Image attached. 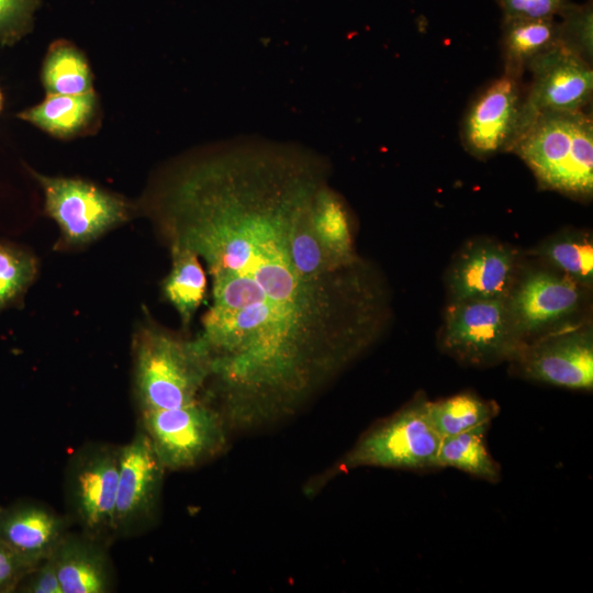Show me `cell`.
Masks as SVG:
<instances>
[{
    "label": "cell",
    "instance_id": "obj_25",
    "mask_svg": "<svg viewBox=\"0 0 593 593\" xmlns=\"http://www.w3.org/2000/svg\"><path fill=\"white\" fill-rule=\"evenodd\" d=\"M37 272L38 261L30 250L0 242V312L21 301Z\"/></svg>",
    "mask_w": 593,
    "mask_h": 593
},
{
    "label": "cell",
    "instance_id": "obj_7",
    "mask_svg": "<svg viewBox=\"0 0 593 593\" xmlns=\"http://www.w3.org/2000/svg\"><path fill=\"white\" fill-rule=\"evenodd\" d=\"M119 463L120 446L87 445L72 456L65 482L66 517L80 532L107 546L116 538Z\"/></svg>",
    "mask_w": 593,
    "mask_h": 593
},
{
    "label": "cell",
    "instance_id": "obj_10",
    "mask_svg": "<svg viewBox=\"0 0 593 593\" xmlns=\"http://www.w3.org/2000/svg\"><path fill=\"white\" fill-rule=\"evenodd\" d=\"M584 289L557 269L519 273L506 301L522 345L571 322L583 304Z\"/></svg>",
    "mask_w": 593,
    "mask_h": 593
},
{
    "label": "cell",
    "instance_id": "obj_8",
    "mask_svg": "<svg viewBox=\"0 0 593 593\" xmlns=\"http://www.w3.org/2000/svg\"><path fill=\"white\" fill-rule=\"evenodd\" d=\"M440 340L447 354L475 367L511 361L522 346L501 298L450 302Z\"/></svg>",
    "mask_w": 593,
    "mask_h": 593
},
{
    "label": "cell",
    "instance_id": "obj_22",
    "mask_svg": "<svg viewBox=\"0 0 593 593\" xmlns=\"http://www.w3.org/2000/svg\"><path fill=\"white\" fill-rule=\"evenodd\" d=\"M490 424H482L466 432L443 437L437 456L438 468H455L470 475L497 483L501 466L490 455L485 434Z\"/></svg>",
    "mask_w": 593,
    "mask_h": 593
},
{
    "label": "cell",
    "instance_id": "obj_32",
    "mask_svg": "<svg viewBox=\"0 0 593 593\" xmlns=\"http://www.w3.org/2000/svg\"><path fill=\"white\" fill-rule=\"evenodd\" d=\"M0 510H1V507H0Z\"/></svg>",
    "mask_w": 593,
    "mask_h": 593
},
{
    "label": "cell",
    "instance_id": "obj_28",
    "mask_svg": "<svg viewBox=\"0 0 593 593\" xmlns=\"http://www.w3.org/2000/svg\"><path fill=\"white\" fill-rule=\"evenodd\" d=\"M503 20L558 19L570 0H495Z\"/></svg>",
    "mask_w": 593,
    "mask_h": 593
},
{
    "label": "cell",
    "instance_id": "obj_16",
    "mask_svg": "<svg viewBox=\"0 0 593 593\" xmlns=\"http://www.w3.org/2000/svg\"><path fill=\"white\" fill-rule=\"evenodd\" d=\"M108 547L82 532H67L51 555L63 593H107L113 586Z\"/></svg>",
    "mask_w": 593,
    "mask_h": 593
},
{
    "label": "cell",
    "instance_id": "obj_12",
    "mask_svg": "<svg viewBox=\"0 0 593 593\" xmlns=\"http://www.w3.org/2000/svg\"><path fill=\"white\" fill-rule=\"evenodd\" d=\"M526 70L525 128L539 114L584 111L591 103L592 64L561 44L534 58Z\"/></svg>",
    "mask_w": 593,
    "mask_h": 593
},
{
    "label": "cell",
    "instance_id": "obj_19",
    "mask_svg": "<svg viewBox=\"0 0 593 593\" xmlns=\"http://www.w3.org/2000/svg\"><path fill=\"white\" fill-rule=\"evenodd\" d=\"M171 268L161 283L164 298L188 327L208 296V276L199 257L183 247H169Z\"/></svg>",
    "mask_w": 593,
    "mask_h": 593
},
{
    "label": "cell",
    "instance_id": "obj_3",
    "mask_svg": "<svg viewBox=\"0 0 593 593\" xmlns=\"http://www.w3.org/2000/svg\"><path fill=\"white\" fill-rule=\"evenodd\" d=\"M511 152L542 188L580 199L592 197L593 121L584 111L537 115Z\"/></svg>",
    "mask_w": 593,
    "mask_h": 593
},
{
    "label": "cell",
    "instance_id": "obj_24",
    "mask_svg": "<svg viewBox=\"0 0 593 593\" xmlns=\"http://www.w3.org/2000/svg\"><path fill=\"white\" fill-rule=\"evenodd\" d=\"M535 254L584 288L593 282V245L581 232L558 234L539 245Z\"/></svg>",
    "mask_w": 593,
    "mask_h": 593
},
{
    "label": "cell",
    "instance_id": "obj_30",
    "mask_svg": "<svg viewBox=\"0 0 593 593\" xmlns=\"http://www.w3.org/2000/svg\"><path fill=\"white\" fill-rule=\"evenodd\" d=\"M18 589L25 593H63L52 557L43 560Z\"/></svg>",
    "mask_w": 593,
    "mask_h": 593
},
{
    "label": "cell",
    "instance_id": "obj_21",
    "mask_svg": "<svg viewBox=\"0 0 593 593\" xmlns=\"http://www.w3.org/2000/svg\"><path fill=\"white\" fill-rule=\"evenodd\" d=\"M41 80L49 94H83L93 89V74L85 53L67 40L54 41L44 57Z\"/></svg>",
    "mask_w": 593,
    "mask_h": 593
},
{
    "label": "cell",
    "instance_id": "obj_20",
    "mask_svg": "<svg viewBox=\"0 0 593 593\" xmlns=\"http://www.w3.org/2000/svg\"><path fill=\"white\" fill-rule=\"evenodd\" d=\"M312 223L315 235L333 258L346 265L360 259L355 251L349 210L327 182L315 195Z\"/></svg>",
    "mask_w": 593,
    "mask_h": 593
},
{
    "label": "cell",
    "instance_id": "obj_23",
    "mask_svg": "<svg viewBox=\"0 0 593 593\" xmlns=\"http://www.w3.org/2000/svg\"><path fill=\"white\" fill-rule=\"evenodd\" d=\"M500 412L494 401L473 392H462L427 403V416L439 436H452L482 424H490Z\"/></svg>",
    "mask_w": 593,
    "mask_h": 593
},
{
    "label": "cell",
    "instance_id": "obj_27",
    "mask_svg": "<svg viewBox=\"0 0 593 593\" xmlns=\"http://www.w3.org/2000/svg\"><path fill=\"white\" fill-rule=\"evenodd\" d=\"M40 0H0V45H13L32 31Z\"/></svg>",
    "mask_w": 593,
    "mask_h": 593
},
{
    "label": "cell",
    "instance_id": "obj_31",
    "mask_svg": "<svg viewBox=\"0 0 593 593\" xmlns=\"http://www.w3.org/2000/svg\"><path fill=\"white\" fill-rule=\"evenodd\" d=\"M2 108H3V96H2V92L0 90V112H1Z\"/></svg>",
    "mask_w": 593,
    "mask_h": 593
},
{
    "label": "cell",
    "instance_id": "obj_17",
    "mask_svg": "<svg viewBox=\"0 0 593 593\" xmlns=\"http://www.w3.org/2000/svg\"><path fill=\"white\" fill-rule=\"evenodd\" d=\"M18 118L59 139L94 134L101 126V108L94 90L83 94H49Z\"/></svg>",
    "mask_w": 593,
    "mask_h": 593
},
{
    "label": "cell",
    "instance_id": "obj_1",
    "mask_svg": "<svg viewBox=\"0 0 593 593\" xmlns=\"http://www.w3.org/2000/svg\"><path fill=\"white\" fill-rule=\"evenodd\" d=\"M327 174L296 149L219 146L164 166L136 202L163 244L194 253L210 278L197 335L211 357L206 392L228 427L294 414L382 329L374 271L340 264L315 235Z\"/></svg>",
    "mask_w": 593,
    "mask_h": 593
},
{
    "label": "cell",
    "instance_id": "obj_29",
    "mask_svg": "<svg viewBox=\"0 0 593 593\" xmlns=\"http://www.w3.org/2000/svg\"><path fill=\"white\" fill-rule=\"evenodd\" d=\"M35 568L0 540V593L16 591Z\"/></svg>",
    "mask_w": 593,
    "mask_h": 593
},
{
    "label": "cell",
    "instance_id": "obj_18",
    "mask_svg": "<svg viewBox=\"0 0 593 593\" xmlns=\"http://www.w3.org/2000/svg\"><path fill=\"white\" fill-rule=\"evenodd\" d=\"M504 72L521 79L528 64L559 44L558 19L502 20Z\"/></svg>",
    "mask_w": 593,
    "mask_h": 593
},
{
    "label": "cell",
    "instance_id": "obj_2",
    "mask_svg": "<svg viewBox=\"0 0 593 593\" xmlns=\"http://www.w3.org/2000/svg\"><path fill=\"white\" fill-rule=\"evenodd\" d=\"M133 363L141 411L190 404L201 399L212 376L210 353L198 335L186 337L153 321L134 334Z\"/></svg>",
    "mask_w": 593,
    "mask_h": 593
},
{
    "label": "cell",
    "instance_id": "obj_13",
    "mask_svg": "<svg viewBox=\"0 0 593 593\" xmlns=\"http://www.w3.org/2000/svg\"><path fill=\"white\" fill-rule=\"evenodd\" d=\"M165 470L142 427L127 444L120 446L116 538L136 535L154 522Z\"/></svg>",
    "mask_w": 593,
    "mask_h": 593
},
{
    "label": "cell",
    "instance_id": "obj_14",
    "mask_svg": "<svg viewBox=\"0 0 593 593\" xmlns=\"http://www.w3.org/2000/svg\"><path fill=\"white\" fill-rule=\"evenodd\" d=\"M519 275L518 251L492 239H475L459 251L449 267L450 302L506 299Z\"/></svg>",
    "mask_w": 593,
    "mask_h": 593
},
{
    "label": "cell",
    "instance_id": "obj_26",
    "mask_svg": "<svg viewBox=\"0 0 593 593\" xmlns=\"http://www.w3.org/2000/svg\"><path fill=\"white\" fill-rule=\"evenodd\" d=\"M559 44L592 64L593 10L592 2L571 3L558 18Z\"/></svg>",
    "mask_w": 593,
    "mask_h": 593
},
{
    "label": "cell",
    "instance_id": "obj_6",
    "mask_svg": "<svg viewBox=\"0 0 593 593\" xmlns=\"http://www.w3.org/2000/svg\"><path fill=\"white\" fill-rule=\"evenodd\" d=\"M141 424L166 470L200 466L227 447L226 421L206 396L180 407L141 411Z\"/></svg>",
    "mask_w": 593,
    "mask_h": 593
},
{
    "label": "cell",
    "instance_id": "obj_15",
    "mask_svg": "<svg viewBox=\"0 0 593 593\" xmlns=\"http://www.w3.org/2000/svg\"><path fill=\"white\" fill-rule=\"evenodd\" d=\"M69 526L67 517L38 503L0 510V540L34 567L53 553Z\"/></svg>",
    "mask_w": 593,
    "mask_h": 593
},
{
    "label": "cell",
    "instance_id": "obj_9",
    "mask_svg": "<svg viewBox=\"0 0 593 593\" xmlns=\"http://www.w3.org/2000/svg\"><path fill=\"white\" fill-rule=\"evenodd\" d=\"M510 362L525 379L572 390H592V326L589 322L566 323L523 344Z\"/></svg>",
    "mask_w": 593,
    "mask_h": 593
},
{
    "label": "cell",
    "instance_id": "obj_4",
    "mask_svg": "<svg viewBox=\"0 0 593 593\" xmlns=\"http://www.w3.org/2000/svg\"><path fill=\"white\" fill-rule=\"evenodd\" d=\"M427 403L425 394L418 393L377 422L333 466L313 478L306 492L318 491L336 475L360 467L419 471L438 468L441 437L428 419Z\"/></svg>",
    "mask_w": 593,
    "mask_h": 593
},
{
    "label": "cell",
    "instance_id": "obj_5",
    "mask_svg": "<svg viewBox=\"0 0 593 593\" xmlns=\"http://www.w3.org/2000/svg\"><path fill=\"white\" fill-rule=\"evenodd\" d=\"M42 187L45 212L57 223L59 245H88L137 215L136 203L90 181L29 169Z\"/></svg>",
    "mask_w": 593,
    "mask_h": 593
},
{
    "label": "cell",
    "instance_id": "obj_11",
    "mask_svg": "<svg viewBox=\"0 0 593 593\" xmlns=\"http://www.w3.org/2000/svg\"><path fill=\"white\" fill-rule=\"evenodd\" d=\"M524 99L521 79L505 74L482 88L462 120L465 148L481 159L511 152L525 130Z\"/></svg>",
    "mask_w": 593,
    "mask_h": 593
}]
</instances>
